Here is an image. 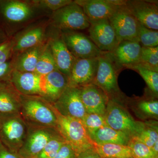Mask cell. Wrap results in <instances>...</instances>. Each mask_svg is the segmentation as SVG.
Segmentation results:
<instances>
[{"mask_svg":"<svg viewBox=\"0 0 158 158\" xmlns=\"http://www.w3.org/2000/svg\"><path fill=\"white\" fill-rule=\"evenodd\" d=\"M50 14L34 0H0V22L9 37L36 21Z\"/></svg>","mask_w":158,"mask_h":158,"instance_id":"cell-1","label":"cell"},{"mask_svg":"<svg viewBox=\"0 0 158 158\" xmlns=\"http://www.w3.org/2000/svg\"><path fill=\"white\" fill-rule=\"evenodd\" d=\"M20 114L28 126L56 127V110L42 96L20 94Z\"/></svg>","mask_w":158,"mask_h":158,"instance_id":"cell-2","label":"cell"},{"mask_svg":"<svg viewBox=\"0 0 158 158\" xmlns=\"http://www.w3.org/2000/svg\"><path fill=\"white\" fill-rule=\"evenodd\" d=\"M56 113L57 129L65 142L71 146L78 155L93 147L94 142L81 120L62 116L56 110Z\"/></svg>","mask_w":158,"mask_h":158,"instance_id":"cell-3","label":"cell"},{"mask_svg":"<svg viewBox=\"0 0 158 158\" xmlns=\"http://www.w3.org/2000/svg\"><path fill=\"white\" fill-rule=\"evenodd\" d=\"M28 126L19 113L0 114V141L18 153L24 142Z\"/></svg>","mask_w":158,"mask_h":158,"instance_id":"cell-4","label":"cell"},{"mask_svg":"<svg viewBox=\"0 0 158 158\" xmlns=\"http://www.w3.org/2000/svg\"><path fill=\"white\" fill-rule=\"evenodd\" d=\"M48 19L50 27L61 32L84 30L90 25L82 7L74 1L52 12Z\"/></svg>","mask_w":158,"mask_h":158,"instance_id":"cell-5","label":"cell"},{"mask_svg":"<svg viewBox=\"0 0 158 158\" xmlns=\"http://www.w3.org/2000/svg\"><path fill=\"white\" fill-rule=\"evenodd\" d=\"M124 100L109 99L104 115L105 121L110 127L133 138L139 130L140 121L136 120L132 116Z\"/></svg>","mask_w":158,"mask_h":158,"instance_id":"cell-6","label":"cell"},{"mask_svg":"<svg viewBox=\"0 0 158 158\" xmlns=\"http://www.w3.org/2000/svg\"><path fill=\"white\" fill-rule=\"evenodd\" d=\"M98 67L93 84L101 88L110 99L123 100L125 97L122 93L117 82L118 71L106 52L98 57Z\"/></svg>","mask_w":158,"mask_h":158,"instance_id":"cell-7","label":"cell"},{"mask_svg":"<svg viewBox=\"0 0 158 158\" xmlns=\"http://www.w3.org/2000/svg\"><path fill=\"white\" fill-rule=\"evenodd\" d=\"M49 19L42 18L32 23L15 34L13 56L43 43L48 38Z\"/></svg>","mask_w":158,"mask_h":158,"instance_id":"cell-8","label":"cell"},{"mask_svg":"<svg viewBox=\"0 0 158 158\" xmlns=\"http://www.w3.org/2000/svg\"><path fill=\"white\" fill-rule=\"evenodd\" d=\"M59 133L56 127L28 126L25 140L18 153L22 158H35Z\"/></svg>","mask_w":158,"mask_h":158,"instance_id":"cell-9","label":"cell"},{"mask_svg":"<svg viewBox=\"0 0 158 158\" xmlns=\"http://www.w3.org/2000/svg\"><path fill=\"white\" fill-rule=\"evenodd\" d=\"M109 20L115 31L119 43L123 41L139 42V23L125 5L119 6Z\"/></svg>","mask_w":158,"mask_h":158,"instance_id":"cell-10","label":"cell"},{"mask_svg":"<svg viewBox=\"0 0 158 158\" xmlns=\"http://www.w3.org/2000/svg\"><path fill=\"white\" fill-rule=\"evenodd\" d=\"M61 33L67 48L77 59L97 58L104 53L84 33L77 31H63Z\"/></svg>","mask_w":158,"mask_h":158,"instance_id":"cell-11","label":"cell"},{"mask_svg":"<svg viewBox=\"0 0 158 158\" xmlns=\"http://www.w3.org/2000/svg\"><path fill=\"white\" fill-rule=\"evenodd\" d=\"M53 106L63 116L82 120L87 114L81 98V90L78 87L68 85Z\"/></svg>","mask_w":158,"mask_h":158,"instance_id":"cell-12","label":"cell"},{"mask_svg":"<svg viewBox=\"0 0 158 158\" xmlns=\"http://www.w3.org/2000/svg\"><path fill=\"white\" fill-rule=\"evenodd\" d=\"M89 37L102 52H110L119 43L109 19L90 22Z\"/></svg>","mask_w":158,"mask_h":158,"instance_id":"cell-13","label":"cell"},{"mask_svg":"<svg viewBox=\"0 0 158 158\" xmlns=\"http://www.w3.org/2000/svg\"><path fill=\"white\" fill-rule=\"evenodd\" d=\"M10 81L21 94L43 96L45 93V77L35 72L13 71Z\"/></svg>","mask_w":158,"mask_h":158,"instance_id":"cell-14","label":"cell"},{"mask_svg":"<svg viewBox=\"0 0 158 158\" xmlns=\"http://www.w3.org/2000/svg\"><path fill=\"white\" fill-rule=\"evenodd\" d=\"M51 30L49 29L48 41L57 69L69 77L76 58L67 48L61 32L52 28Z\"/></svg>","mask_w":158,"mask_h":158,"instance_id":"cell-15","label":"cell"},{"mask_svg":"<svg viewBox=\"0 0 158 158\" xmlns=\"http://www.w3.org/2000/svg\"><path fill=\"white\" fill-rule=\"evenodd\" d=\"M125 6L138 22L148 28L158 31V2L126 1Z\"/></svg>","mask_w":158,"mask_h":158,"instance_id":"cell-16","label":"cell"},{"mask_svg":"<svg viewBox=\"0 0 158 158\" xmlns=\"http://www.w3.org/2000/svg\"><path fill=\"white\" fill-rule=\"evenodd\" d=\"M141 46L138 42L123 41L110 52L107 54L117 71L138 64Z\"/></svg>","mask_w":158,"mask_h":158,"instance_id":"cell-17","label":"cell"},{"mask_svg":"<svg viewBox=\"0 0 158 158\" xmlns=\"http://www.w3.org/2000/svg\"><path fill=\"white\" fill-rule=\"evenodd\" d=\"M98 57L90 59L76 58L69 77V85L81 87L93 83L98 67Z\"/></svg>","mask_w":158,"mask_h":158,"instance_id":"cell-18","label":"cell"},{"mask_svg":"<svg viewBox=\"0 0 158 158\" xmlns=\"http://www.w3.org/2000/svg\"><path fill=\"white\" fill-rule=\"evenodd\" d=\"M79 88L87 113H96L104 116L109 99L105 92L93 83Z\"/></svg>","mask_w":158,"mask_h":158,"instance_id":"cell-19","label":"cell"},{"mask_svg":"<svg viewBox=\"0 0 158 158\" xmlns=\"http://www.w3.org/2000/svg\"><path fill=\"white\" fill-rule=\"evenodd\" d=\"M124 102L141 121L158 119V97L152 95L138 98H126Z\"/></svg>","mask_w":158,"mask_h":158,"instance_id":"cell-20","label":"cell"},{"mask_svg":"<svg viewBox=\"0 0 158 158\" xmlns=\"http://www.w3.org/2000/svg\"><path fill=\"white\" fill-rule=\"evenodd\" d=\"M82 7L89 22L109 19L119 6L111 3L109 0H76Z\"/></svg>","mask_w":158,"mask_h":158,"instance_id":"cell-21","label":"cell"},{"mask_svg":"<svg viewBox=\"0 0 158 158\" xmlns=\"http://www.w3.org/2000/svg\"><path fill=\"white\" fill-rule=\"evenodd\" d=\"M47 42L48 39L41 44L13 56L11 59L14 63L15 69L22 72H35L40 57Z\"/></svg>","mask_w":158,"mask_h":158,"instance_id":"cell-22","label":"cell"},{"mask_svg":"<svg viewBox=\"0 0 158 158\" xmlns=\"http://www.w3.org/2000/svg\"><path fill=\"white\" fill-rule=\"evenodd\" d=\"M20 94L10 81L0 82V114L20 113Z\"/></svg>","mask_w":158,"mask_h":158,"instance_id":"cell-23","label":"cell"},{"mask_svg":"<svg viewBox=\"0 0 158 158\" xmlns=\"http://www.w3.org/2000/svg\"><path fill=\"white\" fill-rule=\"evenodd\" d=\"M44 77L45 93L42 97L53 105L68 86L69 78L58 70L52 72Z\"/></svg>","mask_w":158,"mask_h":158,"instance_id":"cell-24","label":"cell"},{"mask_svg":"<svg viewBox=\"0 0 158 158\" xmlns=\"http://www.w3.org/2000/svg\"><path fill=\"white\" fill-rule=\"evenodd\" d=\"M89 136L95 144H116L127 146L131 138L127 134L113 129L108 126L98 129L89 134Z\"/></svg>","mask_w":158,"mask_h":158,"instance_id":"cell-25","label":"cell"},{"mask_svg":"<svg viewBox=\"0 0 158 158\" xmlns=\"http://www.w3.org/2000/svg\"><path fill=\"white\" fill-rule=\"evenodd\" d=\"M93 148L102 158H133L131 149L127 145L94 143Z\"/></svg>","mask_w":158,"mask_h":158,"instance_id":"cell-26","label":"cell"},{"mask_svg":"<svg viewBox=\"0 0 158 158\" xmlns=\"http://www.w3.org/2000/svg\"><path fill=\"white\" fill-rule=\"evenodd\" d=\"M135 138L151 148L158 141V124L157 120L140 121L139 130Z\"/></svg>","mask_w":158,"mask_h":158,"instance_id":"cell-27","label":"cell"},{"mask_svg":"<svg viewBox=\"0 0 158 158\" xmlns=\"http://www.w3.org/2000/svg\"><path fill=\"white\" fill-rule=\"evenodd\" d=\"M58 70L48 39V42L40 57L35 72L43 76H45L52 72Z\"/></svg>","mask_w":158,"mask_h":158,"instance_id":"cell-28","label":"cell"},{"mask_svg":"<svg viewBox=\"0 0 158 158\" xmlns=\"http://www.w3.org/2000/svg\"><path fill=\"white\" fill-rule=\"evenodd\" d=\"M136 65L158 72V46L156 47L141 46L140 59L138 64Z\"/></svg>","mask_w":158,"mask_h":158,"instance_id":"cell-29","label":"cell"},{"mask_svg":"<svg viewBox=\"0 0 158 158\" xmlns=\"http://www.w3.org/2000/svg\"><path fill=\"white\" fill-rule=\"evenodd\" d=\"M127 69L136 71L144 79L152 94L158 97V72L146 69L138 65L129 66Z\"/></svg>","mask_w":158,"mask_h":158,"instance_id":"cell-30","label":"cell"},{"mask_svg":"<svg viewBox=\"0 0 158 158\" xmlns=\"http://www.w3.org/2000/svg\"><path fill=\"white\" fill-rule=\"evenodd\" d=\"M138 41L142 47H156L158 45V31L148 28L139 23Z\"/></svg>","mask_w":158,"mask_h":158,"instance_id":"cell-31","label":"cell"},{"mask_svg":"<svg viewBox=\"0 0 158 158\" xmlns=\"http://www.w3.org/2000/svg\"><path fill=\"white\" fill-rule=\"evenodd\" d=\"M127 146L131 149L133 158H158L150 148L137 138H131Z\"/></svg>","mask_w":158,"mask_h":158,"instance_id":"cell-32","label":"cell"},{"mask_svg":"<svg viewBox=\"0 0 158 158\" xmlns=\"http://www.w3.org/2000/svg\"><path fill=\"white\" fill-rule=\"evenodd\" d=\"M65 143V140L59 133L48 141L41 152L35 158H54Z\"/></svg>","mask_w":158,"mask_h":158,"instance_id":"cell-33","label":"cell"},{"mask_svg":"<svg viewBox=\"0 0 158 158\" xmlns=\"http://www.w3.org/2000/svg\"><path fill=\"white\" fill-rule=\"evenodd\" d=\"M88 135L107 125L104 116L96 113H87L82 119Z\"/></svg>","mask_w":158,"mask_h":158,"instance_id":"cell-34","label":"cell"},{"mask_svg":"<svg viewBox=\"0 0 158 158\" xmlns=\"http://www.w3.org/2000/svg\"><path fill=\"white\" fill-rule=\"evenodd\" d=\"M37 6L49 14L72 2V0H34Z\"/></svg>","mask_w":158,"mask_h":158,"instance_id":"cell-35","label":"cell"},{"mask_svg":"<svg viewBox=\"0 0 158 158\" xmlns=\"http://www.w3.org/2000/svg\"><path fill=\"white\" fill-rule=\"evenodd\" d=\"M14 43L12 37H10L0 45V64L9 61L13 56Z\"/></svg>","mask_w":158,"mask_h":158,"instance_id":"cell-36","label":"cell"},{"mask_svg":"<svg viewBox=\"0 0 158 158\" xmlns=\"http://www.w3.org/2000/svg\"><path fill=\"white\" fill-rule=\"evenodd\" d=\"M14 70V63L12 59L0 64V82L10 81L11 75Z\"/></svg>","mask_w":158,"mask_h":158,"instance_id":"cell-37","label":"cell"},{"mask_svg":"<svg viewBox=\"0 0 158 158\" xmlns=\"http://www.w3.org/2000/svg\"><path fill=\"white\" fill-rule=\"evenodd\" d=\"M54 158H78V155L71 146L65 142Z\"/></svg>","mask_w":158,"mask_h":158,"instance_id":"cell-38","label":"cell"},{"mask_svg":"<svg viewBox=\"0 0 158 158\" xmlns=\"http://www.w3.org/2000/svg\"><path fill=\"white\" fill-rule=\"evenodd\" d=\"M0 158H22L18 153L8 149L0 141Z\"/></svg>","mask_w":158,"mask_h":158,"instance_id":"cell-39","label":"cell"},{"mask_svg":"<svg viewBox=\"0 0 158 158\" xmlns=\"http://www.w3.org/2000/svg\"><path fill=\"white\" fill-rule=\"evenodd\" d=\"M78 158H102L93 148L81 152L78 155Z\"/></svg>","mask_w":158,"mask_h":158,"instance_id":"cell-40","label":"cell"},{"mask_svg":"<svg viewBox=\"0 0 158 158\" xmlns=\"http://www.w3.org/2000/svg\"><path fill=\"white\" fill-rule=\"evenodd\" d=\"M9 37L2 28L0 27V45L9 39Z\"/></svg>","mask_w":158,"mask_h":158,"instance_id":"cell-41","label":"cell"},{"mask_svg":"<svg viewBox=\"0 0 158 158\" xmlns=\"http://www.w3.org/2000/svg\"><path fill=\"white\" fill-rule=\"evenodd\" d=\"M151 148L152 150L156 156H158V141H156L155 143L154 144L152 147Z\"/></svg>","mask_w":158,"mask_h":158,"instance_id":"cell-42","label":"cell"}]
</instances>
